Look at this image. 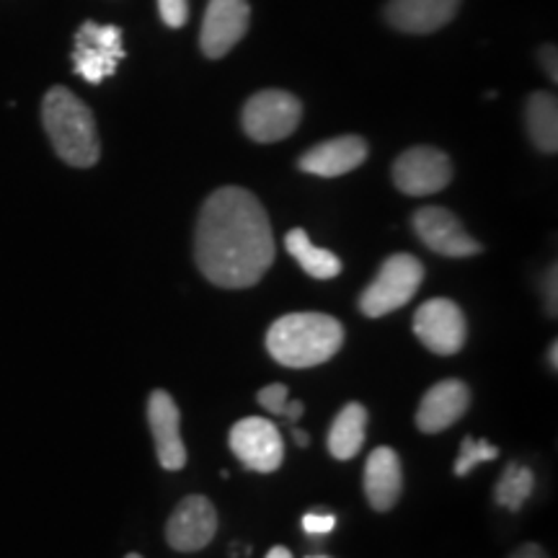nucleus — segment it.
<instances>
[{
  "label": "nucleus",
  "mask_w": 558,
  "mask_h": 558,
  "mask_svg": "<svg viewBox=\"0 0 558 558\" xmlns=\"http://www.w3.org/2000/svg\"><path fill=\"white\" fill-rule=\"evenodd\" d=\"M267 209L243 186H222L202 205L194 259L209 282L226 290L256 284L275 264Z\"/></svg>",
  "instance_id": "obj_1"
},
{
  "label": "nucleus",
  "mask_w": 558,
  "mask_h": 558,
  "mask_svg": "<svg viewBox=\"0 0 558 558\" xmlns=\"http://www.w3.org/2000/svg\"><path fill=\"white\" fill-rule=\"evenodd\" d=\"M344 344V329L326 313H290L277 318L267 333V349L284 367H316Z\"/></svg>",
  "instance_id": "obj_2"
},
{
  "label": "nucleus",
  "mask_w": 558,
  "mask_h": 558,
  "mask_svg": "<svg viewBox=\"0 0 558 558\" xmlns=\"http://www.w3.org/2000/svg\"><path fill=\"white\" fill-rule=\"evenodd\" d=\"M41 122H45L47 137L52 140L54 153L68 166L88 169L99 160L101 143L96 120L73 90L62 86L47 90L45 101H41Z\"/></svg>",
  "instance_id": "obj_3"
},
{
  "label": "nucleus",
  "mask_w": 558,
  "mask_h": 558,
  "mask_svg": "<svg viewBox=\"0 0 558 558\" xmlns=\"http://www.w3.org/2000/svg\"><path fill=\"white\" fill-rule=\"evenodd\" d=\"M424 279V267L416 256L393 254L383 262L378 277L362 290L360 311L367 318H383L388 313L403 308L416 295Z\"/></svg>",
  "instance_id": "obj_4"
},
{
  "label": "nucleus",
  "mask_w": 558,
  "mask_h": 558,
  "mask_svg": "<svg viewBox=\"0 0 558 558\" xmlns=\"http://www.w3.org/2000/svg\"><path fill=\"white\" fill-rule=\"evenodd\" d=\"M303 120V104L288 90H259L243 107V130L256 143H279L290 137Z\"/></svg>",
  "instance_id": "obj_5"
},
{
  "label": "nucleus",
  "mask_w": 558,
  "mask_h": 558,
  "mask_svg": "<svg viewBox=\"0 0 558 558\" xmlns=\"http://www.w3.org/2000/svg\"><path fill=\"white\" fill-rule=\"evenodd\" d=\"M122 60L124 45L120 26L86 21L78 29V34H75L73 68L81 78L94 83V86H99V83L111 78Z\"/></svg>",
  "instance_id": "obj_6"
},
{
  "label": "nucleus",
  "mask_w": 558,
  "mask_h": 558,
  "mask_svg": "<svg viewBox=\"0 0 558 558\" xmlns=\"http://www.w3.org/2000/svg\"><path fill=\"white\" fill-rule=\"evenodd\" d=\"M450 181V158L432 145H416V148L403 150L393 163L396 190L409 197H429V194L442 192Z\"/></svg>",
  "instance_id": "obj_7"
},
{
  "label": "nucleus",
  "mask_w": 558,
  "mask_h": 558,
  "mask_svg": "<svg viewBox=\"0 0 558 558\" xmlns=\"http://www.w3.org/2000/svg\"><path fill=\"white\" fill-rule=\"evenodd\" d=\"M414 333L429 352L448 357V354H458L463 349L469 326H465L463 311L452 300L435 298L416 311Z\"/></svg>",
  "instance_id": "obj_8"
},
{
  "label": "nucleus",
  "mask_w": 558,
  "mask_h": 558,
  "mask_svg": "<svg viewBox=\"0 0 558 558\" xmlns=\"http://www.w3.org/2000/svg\"><path fill=\"white\" fill-rule=\"evenodd\" d=\"M230 450L251 471L271 473L282 465L284 442L269 418L248 416L230 429Z\"/></svg>",
  "instance_id": "obj_9"
},
{
  "label": "nucleus",
  "mask_w": 558,
  "mask_h": 558,
  "mask_svg": "<svg viewBox=\"0 0 558 558\" xmlns=\"http://www.w3.org/2000/svg\"><path fill=\"white\" fill-rule=\"evenodd\" d=\"M218 533V512L213 501L199 494L184 497L171 512L169 525H166V541L173 550L181 554H194V550L207 548Z\"/></svg>",
  "instance_id": "obj_10"
},
{
  "label": "nucleus",
  "mask_w": 558,
  "mask_h": 558,
  "mask_svg": "<svg viewBox=\"0 0 558 558\" xmlns=\"http://www.w3.org/2000/svg\"><path fill=\"white\" fill-rule=\"evenodd\" d=\"M414 230L424 246L435 251V254L452 256V259H465V256H476L484 251L476 239H471L463 222L445 207L416 209Z\"/></svg>",
  "instance_id": "obj_11"
},
{
  "label": "nucleus",
  "mask_w": 558,
  "mask_h": 558,
  "mask_svg": "<svg viewBox=\"0 0 558 558\" xmlns=\"http://www.w3.org/2000/svg\"><path fill=\"white\" fill-rule=\"evenodd\" d=\"M248 0H209L199 32V47L205 58H226L243 39V34L248 29Z\"/></svg>",
  "instance_id": "obj_12"
},
{
  "label": "nucleus",
  "mask_w": 558,
  "mask_h": 558,
  "mask_svg": "<svg viewBox=\"0 0 558 558\" xmlns=\"http://www.w3.org/2000/svg\"><path fill=\"white\" fill-rule=\"evenodd\" d=\"M148 422L160 465L166 471H181L186 465V448L181 439V414L177 401L166 390H153L148 399Z\"/></svg>",
  "instance_id": "obj_13"
},
{
  "label": "nucleus",
  "mask_w": 558,
  "mask_h": 558,
  "mask_svg": "<svg viewBox=\"0 0 558 558\" xmlns=\"http://www.w3.org/2000/svg\"><path fill=\"white\" fill-rule=\"evenodd\" d=\"M471 407V390L463 380H442L437 386H432L427 393H424L422 403H418L416 411V427L424 432V435H437V432H445L458 418H463L465 411Z\"/></svg>",
  "instance_id": "obj_14"
},
{
  "label": "nucleus",
  "mask_w": 558,
  "mask_h": 558,
  "mask_svg": "<svg viewBox=\"0 0 558 558\" xmlns=\"http://www.w3.org/2000/svg\"><path fill=\"white\" fill-rule=\"evenodd\" d=\"M367 158V143L357 135H341L326 143L313 145L303 158L298 160L300 171L313 173V177L337 179L344 173L360 169Z\"/></svg>",
  "instance_id": "obj_15"
},
{
  "label": "nucleus",
  "mask_w": 558,
  "mask_h": 558,
  "mask_svg": "<svg viewBox=\"0 0 558 558\" xmlns=\"http://www.w3.org/2000/svg\"><path fill=\"white\" fill-rule=\"evenodd\" d=\"M458 9L460 0H390L386 19L399 32L432 34L448 26Z\"/></svg>",
  "instance_id": "obj_16"
},
{
  "label": "nucleus",
  "mask_w": 558,
  "mask_h": 558,
  "mask_svg": "<svg viewBox=\"0 0 558 558\" xmlns=\"http://www.w3.org/2000/svg\"><path fill=\"white\" fill-rule=\"evenodd\" d=\"M403 488V471L399 452L378 448L369 452L365 465V494L375 512H388L396 507Z\"/></svg>",
  "instance_id": "obj_17"
},
{
  "label": "nucleus",
  "mask_w": 558,
  "mask_h": 558,
  "mask_svg": "<svg viewBox=\"0 0 558 558\" xmlns=\"http://www.w3.org/2000/svg\"><path fill=\"white\" fill-rule=\"evenodd\" d=\"M527 135L541 153L558 150V101L554 94L538 90L525 104Z\"/></svg>",
  "instance_id": "obj_18"
},
{
  "label": "nucleus",
  "mask_w": 558,
  "mask_h": 558,
  "mask_svg": "<svg viewBox=\"0 0 558 558\" xmlns=\"http://www.w3.org/2000/svg\"><path fill=\"white\" fill-rule=\"evenodd\" d=\"M367 409L362 403H347L333 418L329 432V450L337 460H352L365 445Z\"/></svg>",
  "instance_id": "obj_19"
},
{
  "label": "nucleus",
  "mask_w": 558,
  "mask_h": 558,
  "mask_svg": "<svg viewBox=\"0 0 558 558\" xmlns=\"http://www.w3.org/2000/svg\"><path fill=\"white\" fill-rule=\"evenodd\" d=\"M284 246H288V254L295 259L300 267L313 279H333L337 275H341V259L331 251L313 246L308 233L303 228L290 230L288 239H284Z\"/></svg>",
  "instance_id": "obj_20"
},
{
  "label": "nucleus",
  "mask_w": 558,
  "mask_h": 558,
  "mask_svg": "<svg viewBox=\"0 0 558 558\" xmlns=\"http://www.w3.org/2000/svg\"><path fill=\"white\" fill-rule=\"evenodd\" d=\"M535 486L533 471L525 469V465L509 463L505 473H501L497 488H494V499H497L499 507L509 509V512H520L522 505L530 499Z\"/></svg>",
  "instance_id": "obj_21"
},
{
  "label": "nucleus",
  "mask_w": 558,
  "mask_h": 558,
  "mask_svg": "<svg viewBox=\"0 0 558 558\" xmlns=\"http://www.w3.org/2000/svg\"><path fill=\"white\" fill-rule=\"evenodd\" d=\"M497 458H499L497 445H488L484 439H476V437H465L463 442H460V456L456 460V476H469L476 465L488 463V460H497Z\"/></svg>",
  "instance_id": "obj_22"
},
{
  "label": "nucleus",
  "mask_w": 558,
  "mask_h": 558,
  "mask_svg": "<svg viewBox=\"0 0 558 558\" xmlns=\"http://www.w3.org/2000/svg\"><path fill=\"white\" fill-rule=\"evenodd\" d=\"M158 11L166 26L181 29L190 19V0H158Z\"/></svg>",
  "instance_id": "obj_23"
},
{
  "label": "nucleus",
  "mask_w": 558,
  "mask_h": 558,
  "mask_svg": "<svg viewBox=\"0 0 558 558\" xmlns=\"http://www.w3.org/2000/svg\"><path fill=\"white\" fill-rule=\"evenodd\" d=\"M256 399H259V403L269 411V414L284 416V409H288V386L275 383V386H267L264 390H259Z\"/></svg>",
  "instance_id": "obj_24"
},
{
  "label": "nucleus",
  "mask_w": 558,
  "mask_h": 558,
  "mask_svg": "<svg viewBox=\"0 0 558 558\" xmlns=\"http://www.w3.org/2000/svg\"><path fill=\"white\" fill-rule=\"evenodd\" d=\"M337 527V518L333 514H320V512H308L303 518V530L308 535H326Z\"/></svg>",
  "instance_id": "obj_25"
},
{
  "label": "nucleus",
  "mask_w": 558,
  "mask_h": 558,
  "mask_svg": "<svg viewBox=\"0 0 558 558\" xmlns=\"http://www.w3.org/2000/svg\"><path fill=\"white\" fill-rule=\"evenodd\" d=\"M556 284H558V271H556V267H550L546 271V277H543V300H546V311L550 318H556V311H558Z\"/></svg>",
  "instance_id": "obj_26"
},
{
  "label": "nucleus",
  "mask_w": 558,
  "mask_h": 558,
  "mask_svg": "<svg viewBox=\"0 0 558 558\" xmlns=\"http://www.w3.org/2000/svg\"><path fill=\"white\" fill-rule=\"evenodd\" d=\"M541 62H543V70L548 73L550 81H558V65H556V47L548 45L541 50Z\"/></svg>",
  "instance_id": "obj_27"
},
{
  "label": "nucleus",
  "mask_w": 558,
  "mask_h": 558,
  "mask_svg": "<svg viewBox=\"0 0 558 558\" xmlns=\"http://www.w3.org/2000/svg\"><path fill=\"white\" fill-rule=\"evenodd\" d=\"M509 558H548V554L538 543H525V546H520Z\"/></svg>",
  "instance_id": "obj_28"
},
{
  "label": "nucleus",
  "mask_w": 558,
  "mask_h": 558,
  "mask_svg": "<svg viewBox=\"0 0 558 558\" xmlns=\"http://www.w3.org/2000/svg\"><path fill=\"white\" fill-rule=\"evenodd\" d=\"M303 411H305V407L300 401H288V409H284V418H288L290 424H295L300 416H303Z\"/></svg>",
  "instance_id": "obj_29"
},
{
  "label": "nucleus",
  "mask_w": 558,
  "mask_h": 558,
  "mask_svg": "<svg viewBox=\"0 0 558 558\" xmlns=\"http://www.w3.org/2000/svg\"><path fill=\"white\" fill-rule=\"evenodd\" d=\"M292 435H295V442L300 445V448H308V445H311L308 432H303V429H292Z\"/></svg>",
  "instance_id": "obj_30"
},
{
  "label": "nucleus",
  "mask_w": 558,
  "mask_h": 558,
  "mask_svg": "<svg viewBox=\"0 0 558 558\" xmlns=\"http://www.w3.org/2000/svg\"><path fill=\"white\" fill-rule=\"evenodd\" d=\"M267 558H292V554H290L288 548H282V546H275V548H271L269 554H267Z\"/></svg>",
  "instance_id": "obj_31"
},
{
  "label": "nucleus",
  "mask_w": 558,
  "mask_h": 558,
  "mask_svg": "<svg viewBox=\"0 0 558 558\" xmlns=\"http://www.w3.org/2000/svg\"><path fill=\"white\" fill-rule=\"evenodd\" d=\"M548 360H550V367H554V369H558V341H554V344H550Z\"/></svg>",
  "instance_id": "obj_32"
},
{
  "label": "nucleus",
  "mask_w": 558,
  "mask_h": 558,
  "mask_svg": "<svg viewBox=\"0 0 558 558\" xmlns=\"http://www.w3.org/2000/svg\"><path fill=\"white\" fill-rule=\"evenodd\" d=\"M124 558H143L140 554H130V556H124Z\"/></svg>",
  "instance_id": "obj_33"
},
{
  "label": "nucleus",
  "mask_w": 558,
  "mask_h": 558,
  "mask_svg": "<svg viewBox=\"0 0 558 558\" xmlns=\"http://www.w3.org/2000/svg\"><path fill=\"white\" fill-rule=\"evenodd\" d=\"M313 558H324V556H313Z\"/></svg>",
  "instance_id": "obj_34"
}]
</instances>
